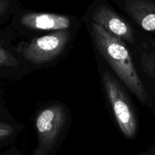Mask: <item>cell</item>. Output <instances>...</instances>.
<instances>
[{"mask_svg":"<svg viewBox=\"0 0 155 155\" xmlns=\"http://www.w3.org/2000/svg\"><path fill=\"white\" fill-rule=\"evenodd\" d=\"M140 61L143 71L155 81V46L151 50L143 51Z\"/></svg>","mask_w":155,"mask_h":155,"instance_id":"cell-8","label":"cell"},{"mask_svg":"<svg viewBox=\"0 0 155 155\" xmlns=\"http://www.w3.org/2000/svg\"><path fill=\"white\" fill-rule=\"evenodd\" d=\"M71 34L67 30L56 31L52 34L33 39L18 48L25 60L41 65L51 62L61 54L68 43Z\"/></svg>","mask_w":155,"mask_h":155,"instance_id":"cell-3","label":"cell"},{"mask_svg":"<svg viewBox=\"0 0 155 155\" xmlns=\"http://www.w3.org/2000/svg\"><path fill=\"white\" fill-rule=\"evenodd\" d=\"M19 65V61L0 44V67H15Z\"/></svg>","mask_w":155,"mask_h":155,"instance_id":"cell-9","label":"cell"},{"mask_svg":"<svg viewBox=\"0 0 155 155\" xmlns=\"http://www.w3.org/2000/svg\"><path fill=\"white\" fill-rule=\"evenodd\" d=\"M102 78L107 97L120 130L126 138H134L138 129V122L127 95L117 80L108 71L103 72Z\"/></svg>","mask_w":155,"mask_h":155,"instance_id":"cell-2","label":"cell"},{"mask_svg":"<svg viewBox=\"0 0 155 155\" xmlns=\"http://www.w3.org/2000/svg\"><path fill=\"white\" fill-rule=\"evenodd\" d=\"M10 0H0V16H2L6 12L9 6Z\"/></svg>","mask_w":155,"mask_h":155,"instance_id":"cell-11","label":"cell"},{"mask_svg":"<svg viewBox=\"0 0 155 155\" xmlns=\"http://www.w3.org/2000/svg\"><path fill=\"white\" fill-rule=\"evenodd\" d=\"M21 24L26 28L42 31H62L71 26L68 17L50 13L31 12L21 18Z\"/></svg>","mask_w":155,"mask_h":155,"instance_id":"cell-6","label":"cell"},{"mask_svg":"<svg viewBox=\"0 0 155 155\" xmlns=\"http://www.w3.org/2000/svg\"><path fill=\"white\" fill-rule=\"evenodd\" d=\"M91 35L98 51L121 81L143 104L148 101L147 89L140 78L123 40L93 22Z\"/></svg>","mask_w":155,"mask_h":155,"instance_id":"cell-1","label":"cell"},{"mask_svg":"<svg viewBox=\"0 0 155 155\" xmlns=\"http://www.w3.org/2000/svg\"><path fill=\"white\" fill-rule=\"evenodd\" d=\"M14 129L10 125L0 122V140L5 139L11 136L13 134Z\"/></svg>","mask_w":155,"mask_h":155,"instance_id":"cell-10","label":"cell"},{"mask_svg":"<svg viewBox=\"0 0 155 155\" xmlns=\"http://www.w3.org/2000/svg\"><path fill=\"white\" fill-rule=\"evenodd\" d=\"M124 9L144 31L155 32V2L152 0H126Z\"/></svg>","mask_w":155,"mask_h":155,"instance_id":"cell-7","label":"cell"},{"mask_svg":"<svg viewBox=\"0 0 155 155\" xmlns=\"http://www.w3.org/2000/svg\"><path fill=\"white\" fill-rule=\"evenodd\" d=\"M63 107L54 105L44 109L36 119L38 145L34 155H47L54 147L66 122Z\"/></svg>","mask_w":155,"mask_h":155,"instance_id":"cell-4","label":"cell"},{"mask_svg":"<svg viewBox=\"0 0 155 155\" xmlns=\"http://www.w3.org/2000/svg\"><path fill=\"white\" fill-rule=\"evenodd\" d=\"M91 18L94 23L110 34L129 44L135 42V34L132 27L109 7L104 5L98 6L92 13Z\"/></svg>","mask_w":155,"mask_h":155,"instance_id":"cell-5","label":"cell"}]
</instances>
